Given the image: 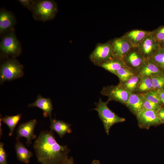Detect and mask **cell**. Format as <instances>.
<instances>
[{"label": "cell", "instance_id": "cell-11", "mask_svg": "<svg viewBox=\"0 0 164 164\" xmlns=\"http://www.w3.org/2000/svg\"><path fill=\"white\" fill-rule=\"evenodd\" d=\"M137 47L146 59H150L160 47L159 43L153 39L150 34V31Z\"/></svg>", "mask_w": 164, "mask_h": 164}, {"label": "cell", "instance_id": "cell-23", "mask_svg": "<svg viewBox=\"0 0 164 164\" xmlns=\"http://www.w3.org/2000/svg\"><path fill=\"white\" fill-rule=\"evenodd\" d=\"M137 73L133 70L126 66L121 67L113 73L118 77L119 82L126 81Z\"/></svg>", "mask_w": 164, "mask_h": 164}, {"label": "cell", "instance_id": "cell-15", "mask_svg": "<svg viewBox=\"0 0 164 164\" xmlns=\"http://www.w3.org/2000/svg\"><path fill=\"white\" fill-rule=\"evenodd\" d=\"M15 19L11 12L4 10L0 12V33L11 29L15 25Z\"/></svg>", "mask_w": 164, "mask_h": 164}, {"label": "cell", "instance_id": "cell-36", "mask_svg": "<svg viewBox=\"0 0 164 164\" xmlns=\"http://www.w3.org/2000/svg\"><path fill=\"white\" fill-rule=\"evenodd\" d=\"M91 164H100V162L97 160H94L92 162Z\"/></svg>", "mask_w": 164, "mask_h": 164}, {"label": "cell", "instance_id": "cell-8", "mask_svg": "<svg viewBox=\"0 0 164 164\" xmlns=\"http://www.w3.org/2000/svg\"><path fill=\"white\" fill-rule=\"evenodd\" d=\"M146 59L142 54L137 47L132 46L122 60L125 66L138 73Z\"/></svg>", "mask_w": 164, "mask_h": 164}, {"label": "cell", "instance_id": "cell-13", "mask_svg": "<svg viewBox=\"0 0 164 164\" xmlns=\"http://www.w3.org/2000/svg\"><path fill=\"white\" fill-rule=\"evenodd\" d=\"M125 104L137 118L144 109L143 98L142 94L136 92L131 93Z\"/></svg>", "mask_w": 164, "mask_h": 164}, {"label": "cell", "instance_id": "cell-37", "mask_svg": "<svg viewBox=\"0 0 164 164\" xmlns=\"http://www.w3.org/2000/svg\"><path fill=\"white\" fill-rule=\"evenodd\" d=\"M160 47L164 48V39L159 43Z\"/></svg>", "mask_w": 164, "mask_h": 164}, {"label": "cell", "instance_id": "cell-14", "mask_svg": "<svg viewBox=\"0 0 164 164\" xmlns=\"http://www.w3.org/2000/svg\"><path fill=\"white\" fill-rule=\"evenodd\" d=\"M29 107H37L43 111V115L46 117L49 116L51 118L52 112L53 107L50 99L48 98H44L41 95H39L35 101L32 103L29 104Z\"/></svg>", "mask_w": 164, "mask_h": 164}, {"label": "cell", "instance_id": "cell-24", "mask_svg": "<svg viewBox=\"0 0 164 164\" xmlns=\"http://www.w3.org/2000/svg\"><path fill=\"white\" fill-rule=\"evenodd\" d=\"M150 59L161 70H164V48L160 47Z\"/></svg>", "mask_w": 164, "mask_h": 164}, {"label": "cell", "instance_id": "cell-5", "mask_svg": "<svg viewBox=\"0 0 164 164\" xmlns=\"http://www.w3.org/2000/svg\"><path fill=\"white\" fill-rule=\"evenodd\" d=\"M113 39L104 43H98L89 56L91 61L99 66L103 63L113 58L112 46Z\"/></svg>", "mask_w": 164, "mask_h": 164}, {"label": "cell", "instance_id": "cell-32", "mask_svg": "<svg viewBox=\"0 0 164 164\" xmlns=\"http://www.w3.org/2000/svg\"><path fill=\"white\" fill-rule=\"evenodd\" d=\"M158 114L162 123H164V108L161 107L158 111Z\"/></svg>", "mask_w": 164, "mask_h": 164}, {"label": "cell", "instance_id": "cell-35", "mask_svg": "<svg viewBox=\"0 0 164 164\" xmlns=\"http://www.w3.org/2000/svg\"><path fill=\"white\" fill-rule=\"evenodd\" d=\"M1 119L0 118V138H1V136L2 135V121Z\"/></svg>", "mask_w": 164, "mask_h": 164}, {"label": "cell", "instance_id": "cell-6", "mask_svg": "<svg viewBox=\"0 0 164 164\" xmlns=\"http://www.w3.org/2000/svg\"><path fill=\"white\" fill-rule=\"evenodd\" d=\"M101 93L108 97L107 101L108 102L114 101L124 104L127 102L131 93L119 84L117 85L104 87Z\"/></svg>", "mask_w": 164, "mask_h": 164}, {"label": "cell", "instance_id": "cell-16", "mask_svg": "<svg viewBox=\"0 0 164 164\" xmlns=\"http://www.w3.org/2000/svg\"><path fill=\"white\" fill-rule=\"evenodd\" d=\"M150 32L149 31L135 29L126 32L124 35L129 41L133 46L137 47Z\"/></svg>", "mask_w": 164, "mask_h": 164}, {"label": "cell", "instance_id": "cell-19", "mask_svg": "<svg viewBox=\"0 0 164 164\" xmlns=\"http://www.w3.org/2000/svg\"><path fill=\"white\" fill-rule=\"evenodd\" d=\"M161 70L150 59H147L138 74L141 77H151L161 74Z\"/></svg>", "mask_w": 164, "mask_h": 164}, {"label": "cell", "instance_id": "cell-12", "mask_svg": "<svg viewBox=\"0 0 164 164\" xmlns=\"http://www.w3.org/2000/svg\"><path fill=\"white\" fill-rule=\"evenodd\" d=\"M36 123V120L33 119L20 124L17 129L16 139L24 137L26 139V143L27 145L32 144V140L36 137L34 132V128Z\"/></svg>", "mask_w": 164, "mask_h": 164}, {"label": "cell", "instance_id": "cell-10", "mask_svg": "<svg viewBox=\"0 0 164 164\" xmlns=\"http://www.w3.org/2000/svg\"><path fill=\"white\" fill-rule=\"evenodd\" d=\"M132 46L124 35L113 39L112 46L113 57L122 60Z\"/></svg>", "mask_w": 164, "mask_h": 164}, {"label": "cell", "instance_id": "cell-30", "mask_svg": "<svg viewBox=\"0 0 164 164\" xmlns=\"http://www.w3.org/2000/svg\"><path fill=\"white\" fill-rule=\"evenodd\" d=\"M7 154L4 148V143H0V164H8Z\"/></svg>", "mask_w": 164, "mask_h": 164}, {"label": "cell", "instance_id": "cell-2", "mask_svg": "<svg viewBox=\"0 0 164 164\" xmlns=\"http://www.w3.org/2000/svg\"><path fill=\"white\" fill-rule=\"evenodd\" d=\"M108 103L107 101H103L100 98L98 102L95 103L96 107L94 109L98 112V116L103 123L105 131L108 135L113 125L125 120V118L119 116L108 107Z\"/></svg>", "mask_w": 164, "mask_h": 164}, {"label": "cell", "instance_id": "cell-28", "mask_svg": "<svg viewBox=\"0 0 164 164\" xmlns=\"http://www.w3.org/2000/svg\"><path fill=\"white\" fill-rule=\"evenodd\" d=\"M150 34L153 39L160 43L164 39V26H161L152 31Z\"/></svg>", "mask_w": 164, "mask_h": 164}, {"label": "cell", "instance_id": "cell-21", "mask_svg": "<svg viewBox=\"0 0 164 164\" xmlns=\"http://www.w3.org/2000/svg\"><path fill=\"white\" fill-rule=\"evenodd\" d=\"M141 77L137 73L124 82H119V85L130 93L137 92Z\"/></svg>", "mask_w": 164, "mask_h": 164}, {"label": "cell", "instance_id": "cell-25", "mask_svg": "<svg viewBox=\"0 0 164 164\" xmlns=\"http://www.w3.org/2000/svg\"><path fill=\"white\" fill-rule=\"evenodd\" d=\"M152 83L150 77H141L136 92L141 94L145 93L152 90Z\"/></svg>", "mask_w": 164, "mask_h": 164}, {"label": "cell", "instance_id": "cell-18", "mask_svg": "<svg viewBox=\"0 0 164 164\" xmlns=\"http://www.w3.org/2000/svg\"><path fill=\"white\" fill-rule=\"evenodd\" d=\"M16 139L17 141L15 144V148L17 158L20 162L28 164L33 154L26 148L23 143L19 141V139Z\"/></svg>", "mask_w": 164, "mask_h": 164}, {"label": "cell", "instance_id": "cell-4", "mask_svg": "<svg viewBox=\"0 0 164 164\" xmlns=\"http://www.w3.org/2000/svg\"><path fill=\"white\" fill-rule=\"evenodd\" d=\"M23 67L14 59L8 60L0 67V81H10L21 77L23 74Z\"/></svg>", "mask_w": 164, "mask_h": 164}, {"label": "cell", "instance_id": "cell-9", "mask_svg": "<svg viewBox=\"0 0 164 164\" xmlns=\"http://www.w3.org/2000/svg\"><path fill=\"white\" fill-rule=\"evenodd\" d=\"M138 125L141 128L148 129L151 126L163 124L159 117L158 112L144 109L137 118Z\"/></svg>", "mask_w": 164, "mask_h": 164}, {"label": "cell", "instance_id": "cell-31", "mask_svg": "<svg viewBox=\"0 0 164 164\" xmlns=\"http://www.w3.org/2000/svg\"><path fill=\"white\" fill-rule=\"evenodd\" d=\"M18 1L23 6L31 11L35 2V1L30 0H19Z\"/></svg>", "mask_w": 164, "mask_h": 164}, {"label": "cell", "instance_id": "cell-3", "mask_svg": "<svg viewBox=\"0 0 164 164\" xmlns=\"http://www.w3.org/2000/svg\"><path fill=\"white\" fill-rule=\"evenodd\" d=\"M57 10V6L55 1L43 0L35 1L31 11L35 19L45 21L54 18Z\"/></svg>", "mask_w": 164, "mask_h": 164}, {"label": "cell", "instance_id": "cell-7", "mask_svg": "<svg viewBox=\"0 0 164 164\" xmlns=\"http://www.w3.org/2000/svg\"><path fill=\"white\" fill-rule=\"evenodd\" d=\"M1 52L6 55L16 56L21 53V47L14 32H10L2 38L0 43Z\"/></svg>", "mask_w": 164, "mask_h": 164}, {"label": "cell", "instance_id": "cell-1", "mask_svg": "<svg viewBox=\"0 0 164 164\" xmlns=\"http://www.w3.org/2000/svg\"><path fill=\"white\" fill-rule=\"evenodd\" d=\"M38 161L41 164H61L68 157L70 149L66 145L59 144L53 133L43 131L33 145Z\"/></svg>", "mask_w": 164, "mask_h": 164}, {"label": "cell", "instance_id": "cell-34", "mask_svg": "<svg viewBox=\"0 0 164 164\" xmlns=\"http://www.w3.org/2000/svg\"><path fill=\"white\" fill-rule=\"evenodd\" d=\"M61 164H74V159L72 157H69Z\"/></svg>", "mask_w": 164, "mask_h": 164}, {"label": "cell", "instance_id": "cell-33", "mask_svg": "<svg viewBox=\"0 0 164 164\" xmlns=\"http://www.w3.org/2000/svg\"><path fill=\"white\" fill-rule=\"evenodd\" d=\"M159 94L162 103L164 104V91L163 90H157Z\"/></svg>", "mask_w": 164, "mask_h": 164}, {"label": "cell", "instance_id": "cell-26", "mask_svg": "<svg viewBox=\"0 0 164 164\" xmlns=\"http://www.w3.org/2000/svg\"><path fill=\"white\" fill-rule=\"evenodd\" d=\"M160 74L150 77L152 83V90H162L164 87V76Z\"/></svg>", "mask_w": 164, "mask_h": 164}, {"label": "cell", "instance_id": "cell-22", "mask_svg": "<svg viewBox=\"0 0 164 164\" xmlns=\"http://www.w3.org/2000/svg\"><path fill=\"white\" fill-rule=\"evenodd\" d=\"M21 117V114L13 116L6 115L4 117H0L2 121L6 124L10 129L9 135L12 136L15 127L20 120Z\"/></svg>", "mask_w": 164, "mask_h": 164}, {"label": "cell", "instance_id": "cell-29", "mask_svg": "<svg viewBox=\"0 0 164 164\" xmlns=\"http://www.w3.org/2000/svg\"><path fill=\"white\" fill-rule=\"evenodd\" d=\"M143 98L144 109L158 112L161 107L160 105L146 99L143 97Z\"/></svg>", "mask_w": 164, "mask_h": 164}, {"label": "cell", "instance_id": "cell-27", "mask_svg": "<svg viewBox=\"0 0 164 164\" xmlns=\"http://www.w3.org/2000/svg\"><path fill=\"white\" fill-rule=\"evenodd\" d=\"M141 94L143 97L146 99L160 105L161 104L162 102L157 90H151L145 93Z\"/></svg>", "mask_w": 164, "mask_h": 164}, {"label": "cell", "instance_id": "cell-20", "mask_svg": "<svg viewBox=\"0 0 164 164\" xmlns=\"http://www.w3.org/2000/svg\"><path fill=\"white\" fill-rule=\"evenodd\" d=\"M122 59L113 58L101 64L99 67L113 73L122 67L125 66Z\"/></svg>", "mask_w": 164, "mask_h": 164}, {"label": "cell", "instance_id": "cell-17", "mask_svg": "<svg viewBox=\"0 0 164 164\" xmlns=\"http://www.w3.org/2000/svg\"><path fill=\"white\" fill-rule=\"evenodd\" d=\"M50 121L51 130L56 132L61 138H62L66 134L72 132L70 124L62 120L55 119L51 118Z\"/></svg>", "mask_w": 164, "mask_h": 164}]
</instances>
